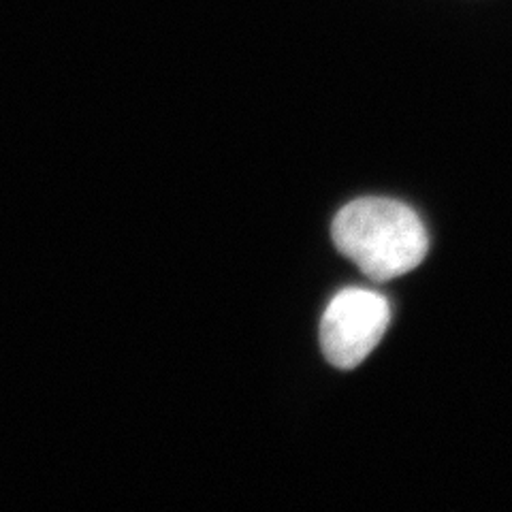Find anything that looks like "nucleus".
Listing matches in <instances>:
<instances>
[{
  "instance_id": "nucleus-2",
  "label": "nucleus",
  "mask_w": 512,
  "mask_h": 512,
  "mask_svg": "<svg viewBox=\"0 0 512 512\" xmlns=\"http://www.w3.org/2000/svg\"><path fill=\"white\" fill-rule=\"evenodd\" d=\"M391 323L389 299L367 288H346L325 310L320 348L338 370H355L372 355Z\"/></svg>"
},
{
  "instance_id": "nucleus-1",
  "label": "nucleus",
  "mask_w": 512,
  "mask_h": 512,
  "mask_svg": "<svg viewBox=\"0 0 512 512\" xmlns=\"http://www.w3.org/2000/svg\"><path fill=\"white\" fill-rule=\"evenodd\" d=\"M333 244L367 278L389 282L419 267L429 250L421 218L408 205L367 197L348 203L331 227Z\"/></svg>"
}]
</instances>
